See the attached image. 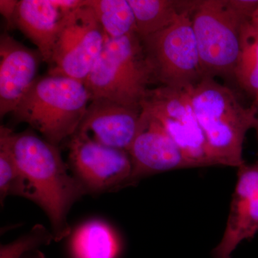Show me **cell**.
I'll return each mask as SVG.
<instances>
[{
  "label": "cell",
  "mask_w": 258,
  "mask_h": 258,
  "mask_svg": "<svg viewBox=\"0 0 258 258\" xmlns=\"http://www.w3.org/2000/svg\"><path fill=\"white\" fill-rule=\"evenodd\" d=\"M0 146L9 152L30 183L32 202L47 214L55 241L71 233L68 214L74 204L86 194L61 157L58 147L31 130L15 133L0 127Z\"/></svg>",
  "instance_id": "obj_1"
},
{
  "label": "cell",
  "mask_w": 258,
  "mask_h": 258,
  "mask_svg": "<svg viewBox=\"0 0 258 258\" xmlns=\"http://www.w3.org/2000/svg\"><path fill=\"white\" fill-rule=\"evenodd\" d=\"M189 91L212 166L238 168L244 163V139L255 126L257 107L244 106L232 89L215 79L204 78Z\"/></svg>",
  "instance_id": "obj_2"
},
{
  "label": "cell",
  "mask_w": 258,
  "mask_h": 258,
  "mask_svg": "<svg viewBox=\"0 0 258 258\" xmlns=\"http://www.w3.org/2000/svg\"><path fill=\"white\" fill-rule=\"evenodd\" d=\"M91 98L84 83L64 76L37 78L13 112L17 123H26L58 147L79 128Z\"/></svg>",
  "instance_id": "obj_3"
},
{
  "label": "cell",
  "mask_w": 258,
  "mask_h": 258,
  "mask_svg": "<svg viewBox=\"0 0 258 258\" xmlns=\"http://www.w3.org/2000/svg\"><path fill=\"white\" fill-rule=\"evenodd\" d=\"M156 83L137 32L107 38L103 50L84 85L91 100L104 98L142 109V103Z\"/></svg>",
  "instance_id": "obj_4"
},
{
  "label": "cell",
  "mask_w": 258,
  "mask_h": 258,
  "mask_svg": "<svg viewBox=\"0 0 258 258\" xmlns=\"http://www.w3.org/2000/svg\"><path fill=\"white\" fill-rule=\"evenodd\" d=\"M204 78L235 79L242 25L232 0H198L191 15Z\"/></svg>",
  "instance_id": "obj_5"
},
{
  "label": "cell",
  "mask_w": 258,
  "mask_h": 258,
  "mask_svg": "<svg viewBox=\"0 0 258 258\" xmlns=\"http://www.w3.org/2000/svg\"><path fill=\"white\" fill-rule=\"evenodd\" d=\"M194 10L168 28L141 39L154 81L161 86L186 89L204 79L191 20Z\"/></svg>",
  "instance_id": "obj_6"
},
{
  "label": "cell",
  "mask_w": 258,
  "mask_h": 258,
  "mask_svg": "<svg viewBox=\"0 0 258 258\" xmlns=\"http://www.w3.org/2000/svg\"><path fill=\"white\" fill-rule=\"evenodd\" d=\"M107 38L93 10L83 0L82 6L66 18L47 74L84 83L101 55Z\"/></svg>",
  "instance_id": "obj_7"
},
{
  "label": "cell",
  "mask_w": 258,
  "mask_h": 258,
  "mask_svg": "<svg viewBox=\"0 0 258 258\" xmlns=\"http://www.w3.org/2000/svg\"><path fill=\"white\" fill-rule=\"evenodd\" d=\"M189 88L161 86L150 88L142 102V109L159 120L191 168L212 166L206 139L194 111Z\"/></svg>",
  "instance_id": "obj_8"
},
{
  "label": "cell",
  "mask_w": 258,
  "mask_h": 258,
  "mask_svg": "<svg viewBox=\"0 0 258 258\" xmlns=\"http://www.w3.org/2000/svg\"><path fill=\"white\" fill-rule=\"evenodd\" d=\"M68 147L70 169L86 193L111 192L132 185L133 166L125 151L105 147L77 134L70 138Z\"/></svg>",
  "instance_id": "obj_9"
},
{
  "label": "cell",
  "mask_w": 258,
  "mask_h": 258,
  "mask_svg": "<svg viewBox=\"0 0 258 258\" xmlns=\"http://www.w3.org/2000/svg\"><path fill=\"white\" fill-rule=\"evenodd\" d=\"M128 153L133 166L132 185L158 173L191 168L159 120L142 109L138 132Z\"/></svg>",
  "instance_id": "obj_10"
},
{
  "label": "cell",
  "mask_w": 258,
  "mask_h": 258,
  "mask_svg": "<svg viewBox=\"0 0 258 258\" xmlns=\"http://www.w3.org/2000/svg\"><path fill=\"white\" fill-rule=\"evenodd\" d=\"M230 213L221 240L212 250L213 258H231L242 242L258 232V161L239 166Z\"/></svg>",
  "instance_id": "obj_11"
},
{
  "label": "cell",
  "mask_w": 258,
  "mask_h": 258,
  "mask_svg": "<svg viewBox=\"0 0 258 258\" xmlns=\"http://www.w3.org/2000/svg\"><path fill=\"white\" fill-rule=\"evenodd\" d=\"M142 109L104 98L91 100L76 133L105 147L128 152L138 132Z\"/></svg>",
  "instance_id": "obj_12"
},
{
  "label": "cell",
  "mask_w": 258,
  "mask_h": 258,
  "mask_svg": "<svg viewBox=\"0 0 258 258\" xmlns=\"http://www.w3.org/2000/svg\"><path fill=\"white\" fill-rule=\"evenodd\" d=\"M43 61L37 50L20 43L8 32L0 37V116L13 113L37 79ZM44 62V61H43Z\"/></svg>",
  "instance_id": "obj_13"
},
{
  "label": "cell",
  "mask_w": 258,
  "mask_h": 258,
  "mask_svg": "<svg viewBox=\"0 0 258 258\" xmlns=\"http://www.w3.org/2000/svg\"><path fill=\"white\" fill-rule=\"evenodd\" d=\"M74 10L62 7L59 0H21L17 6L14 28L28 37L49 64L66 18Z\"/></svg>",
  "instance_id": "obj_14"
},
{
  "label": "cell",
  "mask_w": 258,
  "mask_h": 258,
  "mask_svg": "<svg viewBox=\"0 0 258 258\" xmlns=\"http://www.w3.org/2000/svg\"><path fill=\"white\" fill-rule=\"evenodd\" d=\"M133 10L137 33L141 39L154 35L195 9V0H128Z\"/></svg>",
  "instance_id": "obj_15"
},
{
  "label": "cell",
  "mask_w": 258,
  "mask_h": 258,
  "mask_svg": "<svg viewBox=\"0 0 258 258\" xmlns=\"http://www.w3.org/2000/svg\"><path fill=\"white\" fill-rule=\"evenodd\" d=\"M70 249L74 258H118L120 243L111 226L94 220L85 222L75 231Z\"/></svg>",
  "instance_id": "obj_16"
},
{
  "label": "cell",
  "mask_w": 258,
  "mask_h": 258,
  "mask_svg": "<svg viewBox=\"0 0 258 258\" xmlns=\"http://www.w3.org/2000/svg\"><path fill=\"white\" fill-rule=\"evenodd\" d=\"M110 39L137 32L133 10L128 0H85Z\"/></svg>",
  "instance_id": "obj_17"
},
{
  "label": "cell",
  "mask_w": 258,
  "mask_h": 258,
  "mask_svg": "<svg viewBox=\"0 0 258 258\" xmlns=\"http://www.w3.org/2000/svg\"><path fill=\"white\" fill-rule=\"evenodd\" d=\"M235 79L244 91L255 96L258 93V31L245 22L241 30L240 51Z\"/></svg>",
  "instance_id": "obj_18"
},
{
  "label": "cell",
  "mask_w": 258,
  "mask_h": 258,
  "mask_svg": "<svg viewBox=\"0 0 258 258\" xmlns=\"http://www.w3.org/2000/svg\"><path fill=\"white\" fill-rule=\"evenodd\" d=\"M23 197L33 200V193L26 176L20 170L11 154L0 146V200L3 205L7 197Z\"/></svg>",
  "instance_id": "obj_19"
},
{
  "label": "cell",
  "mask_w": 258,
  "mask_h": 258,
  "mask_svg": "<svg viewBox=\"0 0 258 258\" xmlns=\"http://www.w3.org/2000/svg\"><path fill=\"white\" fill-rule=\"evenodd\" d=\"M55 240L52 232L42 225H36L26 235L12 243L2 245L0 258H22L37 247L47 245Z\"/></svg>",
  "instance_id": "obj_20"
},
{
  "label": "cell",
  "mask_w": 258,
  "mask_h": 258,
  "mask_svg": "<svg viewBox=\"0 0 258 258\" xmlns=\"http://www.w3.org/2000/svg\"><path fill=\"white\" fill-rule=\"evenodd\" d=\"M18 1L0 0V13L6 20L8 30L14 28V19Z\"/></svg>",
  "instance_id": "obj_21"
},
{
  "label": "cell",
  "mask_w": 258,
  "mask_h": 258,
  "mask_svg": "<svg viewBox=\"0 0 258 258\" xmlns=\"http://www.w3.org/2000/svg\"><path fill=\"white\" fill-rule=\"evenodd\" d=\"M22 258H45V257L40 251L35 250L25 254Z\"/></svg>",
  "instance_id": "obj_22"
},
{
  "label": "cell",
  "mask_w": 258,
  "mask_h": 258,
  "mask_svg": "<svg viewBox=\"0 0 258 258\" xmlns=\"http://www.w3.org/2000/svg\"><path fill=\"white\" fill-rule=\"evenodd\" d=\"M250 23H252V25H253L254 28H255L258 31V8L256 10V11L254 12L252 18H251Z\"/></svg>",
  "instance_id": "obj_23"
},
{
  "label": "cell",
  "mask_w": 258,
  "mask_h": 258,
  "mask_svg": "<svg viewBox=\"0 0 258 258\" xmlns=\"http://www.w3.org/2000/svg\"><path fill=\"white\" fill-rule=\"evenodd\" d=\"M254 130H255L256 132V137H257V161H258V116H257V122H256V125L255 126H254Z\"/></svg>",
  "instance_id": "obj_24"
},
{
  "label": "cell",
  "mask_w": 258,
  "mask_h": 258,
  "mask_svg": "<svg viewBox=\"0 0 258 258\" xmlns=\"http://www.w3.org/2000/svg\"><path fill=\"white\" fill-rule=\"evenodd\" d=\"M252 104L254 105V106L258 108V93L255 96H254V101Z\"/></svg>",
  "instance_id": "obj_25"
}]
</instances>
